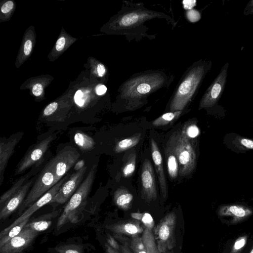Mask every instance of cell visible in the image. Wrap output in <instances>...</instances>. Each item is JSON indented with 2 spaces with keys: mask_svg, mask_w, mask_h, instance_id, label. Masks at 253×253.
Masks as SVG:
<instances>
[{
  "mask_svg": "<svg viewBox=\"0 0 253 253\" xmlns=\"http://www.w3.org/2000/svg\"><path fill=\"white\" fill-rule=\"evenodd\" d=\"M174 78L173 74L165 69L135 73L120 86L118 98L125 110L136 109L147 103L150 96L168 89Z\"/></svg>",
  "mask_w": 253,
  "mask_h": 253,
  "instance_id": "obj_1",
  "label": "cell"
},
{
  "mask_svg": "<svg viewBox=\"0 0 253 253\" xmlns=\"http://www.w3.org/2000/svg\"><path fill=\"white\" fill-rule=\"evenodd\" d=\"M155 19H165L173 26L175 24L169 15L147 8L143 3L123 0L121 10L113 17L108 28L111 33L123 36L128 41H137L144 37L151 39L150 37H153L147 34L146 23Z\"/></svg>",
  "mask_w": 253,
  "mask_h": 253,
  "instance_id": "obj_2",
  "label": "cell"
},
{
  "mask_svg": "<svg viewBox=\"0 0 253 253\" xmlns=\"http://www.w3.org/2000/svg\"><path fill=\"white\" fill-rule=\"evenodd\" d=\"M211 64V60L199 59L186 69L170 98L169 112L184 111L189 105L197 95Z\"/></svg>",
  "mask_w": 253,
  "mask_h": 253,
  "instance_id": "obj_3",
  "label": "cell"
},
{
  "mask_svg": "<svg viewBox=\"0 0 253 253\" xmlns=\"http://www.w3.org/2000/svg\"><path fill=\"white\" fill-rule=\"evenodd\" d=\"M97 166L96 164L92 166L85 178L65 206L57 220V230L66 224L77 223L81 220V216L87 204V198L94 180Z\"/></svg>",
  "mask_w": 253,
  "mask_h": 253,
  "instance_id": "obj_4",
  "label": "cell"
},
{
  "mask_svg": "<svg viewBox=\"0 0 253 253\" xmlns=\"http://www.w3.org/2000/svg\"><path fill=\"white\" fill-rule=\"evenodd\" d=\"M191 140L181 130H178L174 132L168 141L176 155L180 176L189 175L196 167L197 154Z\"/></svg>",
  "mask_w": 253,
  "mask_h": 253,
  "instance_id": "obj_5",
  "label": "cell"
},
{
  "mask_svg": "<svg viewBox=\"0 0 253 253\" xmlns=\"http://www.w3.org/2000/svg\"><path fill=\"white\" fill-rule=\"evenodd\" d=\"M56 184L53 168L49 161L41 172L22 204L18 209V214L20 216L26 209L38 201Z\"/></svg>",
  "mask_w": 253,
  "mask_h": 253,
  "instance_id": "obj_6",
  "label": "cell"
},
{
  "mask_svg": "<svg viewBox=\"0 0 253 253\" xmlns=\"http://www.w3.org/2000/svg\"><path fill=\"white\" fill-rule=\"evenodd\" d=\"M177 217L175 213L171 211L167 214L155 227L157 245L161 253L170 250L175 246V229Z\"/></svg>",
  "mask_w": 253,
  "mask_h": 253,
  "instance_id": "obj_7",
  "label": "cell"
},
{
  "mask_svg": "<svg viewBox=\"0 0 253 253\" xmlns=\"http://www.w3.org/2000/svg\"><path fill=\"white\" fill-rule=\"evenodd\" d=\"M228 67V63L223 66L219 74L207 89L200 101L199 110H209L217 106L225 88Z\"/></svg>",
  "mask_w": 253,
  "mask_h": 253,
  "instance_id": "obj_8",
  "label": "cell"
},
{
  "mask_svg": "<svg viewBox=\"0 0 253 253\" xmlns=\"http://www.w3.org/2000/svg\"><path fill=\"white\" fill-rule=\"evenodd\" d=\"M80 156V153L74 147L67 146L59 151L50 161L53 168L56 183L75 165Z\"/></svg>",
  "mask_w": 253,
  "mask_h": 253,
  "instance_id": "obj_9",
  "label": "cell"
},
{
  "mask_svg": "<svg viewBox=\"0 0 253 253\" xmlns=\"http://www.w3.org/2000/svg\"><path fill=\"white\" fill-rule=\"evenodd\" d=\"M56 135L55 134H54L47 136L29 149L18 164L15 171V175L22 173L40 161L56 137Z\"/></svg>",
  "mask_w": 253,
  "mask_h": 253,
  "instance_id": "obj_10",
  "label": "cell"
},
{
  "mask_svg": "<svg viewBox=\"0 0 253 253\" xmlns=\"http://www.w3.org/2000/svg\"><path fill=\"white\" fill-rule=\"evenodd\" d=\"M87 169V167L85 166L71 174L62 185L50 204H62L69 200L81 184Z\"/></svg>",
  "mask_w": 253,
  "mask_h": 253,
  "instance_id": "obj_11",
  "label": "cell"
},
{
  "mask_svg": "<svg viewBox=\"0 0 253 253\" xmlns=\"http://www.w3.org/2000/svg\"><path fill=\"white\" fill-rule=\"evenodd\" d=\"M142 197L147 202L155 200L157 197L154 169L150 160L145 159L141 172Z\"/></svg>",
  "mask_w": 253,
  "mask_h": 253,
  "instance_id": "obj_12",
  "label": "cell"
},
{
  "mask_svg": "<svg viewBox=\"0 0 253 253\" xmlns=\"http://www.w3.org/2000/svg\"><path fill=\"white\" fill-rule=\"evenodd\" d=\"M38 235V232L24 227L19 234L0 247V253H21L32 244Z\"/></svg>",
  "mask_w": 253,
  "mask_h": 253,
  "instance_id": "obj_13",
  "label": "cell"
},
{
  "mask_svg": "<svg viewBox=\"0 0 253 253\" xmlns=\"http://www.w3.org/2000/svg\"><path fill=\"white\" fill-rule=\"evenodd\" d=\"M68 176V175H67ZM66 176L59 181L55 185H54L48 191L43 195L38 201L34 203L29 208L27 209L17 219H16L11 224L3 231H6L17 225L23 220L29 218L31 216L37 211L45 205L50 203L53 197L57 194L60 189L62 185L67 179L68 176Z\"/></svg>",
  "mask_w": 253,
  "mask_h": 253,
  "instance_id": "obj_14",
  "label": "cell"
},
{
  "mask_svg": "<svg viewBox=\"0 0 253 253\" xmlns=\"http://www.w3.org/2000/svg\"><path fill=\"white\" fill-rule=\"evenodd\" d=\"M33 183V179L26 182L17 192L12 195L3 204L0 205L1 220L6 219L20 208L25 199Z\"/></svg>",
  "mask_w": 253,
  "mask_h": 253,
  "instance_id": "obj_15",
  "label": "cell"
},
{
  "mask_svg": "<svg viewBox=\"0 0 253 253\" xmlns=\"http://www.w3.org/2000/svg\"><path fill=\"white\" fill-rule=\"evenodd\" d=\"M23 135L18 132L8 138H1L0 141V185L2 184L4 174L8 161L11 157L14 150Z\"/></svg>",
  "mask_w": 253,
  "mask_h": 253,
  "instance_id": "obj_16",
  "label": "cell"
},
{
  "mask_svg": "<svg viewBox=\"0 0 253 253\" xmlns=\"http://www.w3.org/2000/svg\"><path fill=\"white\" fill-rule=\"evenodd\" d=\"M223 143L231 151L246 153L253 151V138L242 136L236 132H229L223 137Z\"/></svg>",
  "mask_w": 253,
  "mask_h": 253,
  "instance_id": "obj_17",
  "label": "cell"
},
{
  "mask_svg": "<svg viewBox=\"0 0 253 253\" xmlns=\"http://www.w3.org/2000/svg\"><path fill=\"white\" fill-rule=\"evenodd\" d=\"M217 214L222 217H230L232 223H238L249 217L253 213L250 208L242 205L227 204L219 207Z\"/></svg>",
  "mask_w": 253,
  "mask_h": 253,
  "instance_id": "obj_18",
  "label": "cell"
},
{
  "mask_svg": "<svg viewBox=\"0 0 253 253\" xmlns=\"http://www.w3.org/2000/svg\"><path fill=\"white\" fill-rule=\"evenodd\" d=\"M106 228L115 234H125L131 237L143 233L145 229L140 221L134 219L121 220L107 225Z\"/></svg>",
  "mask_w": 253,
  "mask_h": 253,
  "instance_id": "obj_19",
  "label": "cell"
},
{
  "mask_svg": "<svg viewBox=\"0 0 253 253\" xmlns=\"http://www.w3.org/2000/svg\"><path fill=\"white\" fill-rule=\"evenodd\" d=\"M150 147L152 158L157 174L161 194L163 198H166L167 196V185L163 169L162 157L157 143L153 138L150 139Z\"/></svg>",
  "mask_w": 253,
  "mask_h": 253,
  "instance_id": "obj_20",
  "label": "cell"
},
{
  "mask_svg": "<svg viewBox=\"0 0 253 253\" xmlns=\"http://www.w3.org/2000/svg\"><path fill=\"white\" fill-rule=\"evenodd\" d=\"M60 211L61 210L54 211L42 215L29 221L25 227L38 233L45 231L51 226L53 219L60 213Z\"/></svg>",
  "mask_w": 253,
  "mask_h": 253,
  "instance_id": "obj_21",
  "label": "cell"
},
{
  "mask_svg": "<svg viewBox=\"0 0 253 253\" xmlns=\"http://www.w3.org/2000/svg\"><path fill=\"white\" fill-rule=\"evenodd\" d=\"M133 200V196L130 192L124 187H121L114 192L113 201L119 209L127 211L131 206Z\"/></svg>",
  "mask_w": 253,
  "mask_h": 253,
  "instance_id": "obj_22",
  "label": "cell"
},
{
  "mask_svg": "<svg viewBox=\"0 0 253 253\" xmlns=\"http://www.w3.org/2000/svg\"><path fill=\"white\" fill-rule=\"evenodd\" d=\"M165 152L169 176L171 179H174L179 173L178 162L173 150L168 142Z\"/></svg>",
  "mask_w": 253,
  "mask_h": 253,
  "instance_id": "obj_23",
  "label": "cell"
},
{
  "mask_svg": "<svg viewBox=\"0 0 253 253\" xmlns=\"http://www.w3.org/2000/svg\"><path fill=\"white\" fill-rule=\"evenodd\" d=\"M30 219V218H27L7 230H2L0 233V247L19 234Z\"/></svg>",
  "mask_w": 253,
  "mask_h": 253,
  "instance_id": "obj_24",
  "label": "cell"
},
{
  "mask_svg": "<svg viewBox=\"0 0 253 253\" xmlns=\"http://www.w3.org/2000/svg\"><path fill=\"white\" fill-rule=\"evenodd\" d=\"M74 139L76 144L84 151L92 150L95 144L93 139L84 132H77L74 135Z\"/></svg>",
  "mask_w": 253,
  "mask_h": 253,
  "instance_id": "obj_25",
  "label": "cell"
},
{
  "mask_svg": "<svg viewBox=\"0 0 253 253\" xmlns=\"http://www.w3.org/2000/svg\"><path fill=\"white\" fill-rule=\"evenodd\" d=\"M141 133H137L128 138L118 142L115 146L114 150L116 153H122L136 145L140 140Z\"/></svg>",
  "mask_w": 253,
  "mask_h": 253,
  "instance_id": "obj_26",
  "label": "cell"
},
{
  "mask_svg": "<svg viewBox=\"0 0 253 253\" xmlns=\"http://www.w3.org/2000/svg\"><path fill=\"white\" fill-rule=\"evenodd\" d=\"M142 238L146 248L147 253H161L156 243L153 229L145 227Z\"/></svg>",
  "mask_w": 253,
  "mask_h": 253,
  "instance_id": "obj_27",
  "label": "cell"
},
{
  "mask_svg": "<svg viewBox=\"0 0 253 253\" xmlns=\"http://www.w3.org/2000/svg\"><path fill=\"white\" fill-rule=\"evenodd\" d=\"M183 111H176L167 112L154 120L152 122V125L155 126L167 125L176 120L182 114Z\"/></svg>",
  "mask_w": 253,
  "mask_h": 253,
  "instance_id": "obj_28",
  "label": "cell"
},
{
  "mask_svg": "<svg viewBox=\"0 0 253 253\" xmlns=\"http://www.w3.org/2000/svg\"><path fill=\"white\" fill-rule=\"evenodd\" d=\"M28 176L24 175L17 180L12 186L2 195L0 198V205L6 202L12 195L17 192L21 187L25 183Z\"/></svg>",
  "mask_w": 253,
  "mask_h": 253,
  "instance_id": "obj_29",
  "label": "cell"
},
{
  "mask_svg": "<svg viewBox=\"0 0 253 253\" xmlns=\"http://www.w3.org/2000/svg\"><path fill=\"white\" fill-rule=\"evenodd\" d=\"M136 155L135 152L131 153L122 168L123 177L128 178L132 175L135 169Z\"/></svg>",
  "mask_w": 253,
  "mask_h": 253,
  "instance_id": "obj_30",
  "label": "cell"
},
{
  "mask_svg": "<svg viewBox=\"0 0 253 253\" xmlns=\"http://www.w3.org/2000/svg\"><path fill=\"white\" fill-rule=\"evenodd\" d=\"M129 247L133 253H147L142 237L138 235L131 237Z\"/></svg>",
  "mask_w": 253,
  "mask_h": 253,
  "instance_id": "obj_31",
  "label": "cell"
},
{
  "mask_svg": "<svg viewBox=\"0 0 253 253\" xmlns=\"http://www.w3.org/2000/svg\"><path fill=\"white\" fill-rule=\"evenodd\" d=\"M181 132L190 140L197 138L200 134L199 127L192 122L185 124L181 130Z\"/></svg>",
  "mask_w": 253,
  "mask_h": 253,
  "instance_id": "obj_32",
  "label": "cell"
},
{
  "mask_svg": "<svg viewBox=\"0 0 253 253\" xmlns=\"http://www.w3.org/2000/svg\"><path fill=\"white\" fill-rule=\"evenodd\" d=\"M131 217L134 219L141 221L144 227L150 228H153L154 226V221L152 216L149 213H131Z\"/></svg>",
  "mask_w": 253,
  "mask_h": 253,
  "instance_id": "obj_33",
  "label": "cell"
},
{
  "mask_svg": "<svg viewBox=\"0 0 253 253\" xmlns=\"http://www.w3.org/2000/svg\"><path fill=\"white\" fill-rule=\"evenodd\" d=\"M56 253H84L83 250L77 245H62L54 248Z\"/></svg>",
  "mask_w": 253,
  "mask_h": 253,
  "instance_id": "obj_34",
  "label": "cell"
},
{
  "mask_svg": "<svg viewBox=\"0 0 253 253\" xmlns=\"http://www.w3.org/2000/svg\"><path fill=\"white\" fill-rule=\"evenodd\" d=\"M247 239V237L245 236L238 238L233 245L231 253H237L240 251L245 246Z\"/></svg>",
  "mask_w": 253,
  "mask_h": 253,
  "instance_id": "obj_35",
  "label": "cell"
},
{
  "mask_svg": "<svg viewBox=\"0 0 253 253\" xmlns=\"http://www.w3.org/2000/svg\"><path fill=\"white\" fill-rule=\"evenodd\" d=\"M186 15L188 20L191 22H196L201 18L199 12L195 9L188 10L186 13Z\"/></svg>",
  "mask_w": 253,
  "mask_h": 253,
  "instance_id": "obj_36",
  "label": "cell"
},
{
  "mask_svg": "<svg viewBox=\"0 0 253 253\" xmlns=\"http://www.w3.org/2000/svg\"><path fill=\"white\" fill-rule=\"evenodd\" d=\"M66 39L62 36L57 40L55 44V50L57 52L63 51L66 46Z\"/></svg>",
  "mask_w": 253,
  "mask_h": 253,
  "instance_id": "obj_37",
  "label": "cell"
},
{
  "mask_svg": "<svg viewBox=\"0 0 253 253\" xmlns=\"http://www.w3.org/2000/svg\"><path fill=\"white\" fill-rule=\"evenodd\" d=\"M107 243L115 250L118 252L121 250V247L117 241L110 234L107 235Z\"/></svg>",
  "mask_w": 253,
  "mask_h": 253,
  "instance_id": "obj_38",
  "label": "cell"
},
{
  "mask_svg": "<svg viewBox=\"0 0 253 253\" xmlns=\"http://www.w3.org/2000/svg\"><path fill=\"white\" fill-rule=\"evenodd\" d=\"M84 93L81 90H78L74 96L75 103L78 106L81 107L84 105Z\"/></svg>",
  "mask_w": 253,
  "mask_h": 253,
  "instance_id": "obj_39",
  "label": "cell"
},
{
  "mask_svg": "<svg viewBox=\"0 0 253 253\" xmlns=\"http://www.w3.org/2000/svg\"><path fill=\"white\" fill-rule=\"evenodd\" d=\"M14 6L13 2L11 0H8L4 3L1 7V11L5 14L10 12Z\"/></svg>",
  "mask_w": 253,
  "mask_h": 253,
  "instance_id": "obj_40",
  "label": "cell"
},
{
  "mask_svg": "<svg viewBox=\"0 0 253 253\" xmlns=\"http://www.w3.org/2000/svg\"><path fill=\"white\" fill-rule=\"evenodd\" d=\"M33 43L31 40H27L24 43L23 52L25 56H28L31 52Z\"/></svg>",
  "mask_w": 253,
  "mask_h": 253,
  "instance_id": "obj_41",
  "label": "cell"
},
{
  "mask_svg": "<svg viewBox=\"0 0 253 253\" xmlns=\"http://www.w3.org/2000/svg\"><path fill=\"white\" fill-rule=\"evenodd\" d=\"M43 92V87L41 84H35L32 88V93L36 96H40Z\"/></svg>",
  "mask_w": 253,
  "mask_h": 253,
  "instance_id": "obj_42",
  "label": "cell"
},
{
  "mask_svg": "<svg viewBox=\"0 0 253 253\" xmlns=\"http://www.w3.org/2000/svg\"><path fill=\"white\" fill-rule=\"evenodd\" d=\"M196 1L195 0H184L182 3L185 9L191 10L196 5Z\"/></svg>",
  "mask_w": 253,
  "mask_h": 253,
  "instance_id": "obj_43",
  "label": "cell"
},
{
  "mask_svg": "<svg viewBox=\"0 0 253 253\" xmlns=\"http://www.w3.org/2000/svg\"><path fill=\"white\" fill-rule=\"evenodd\" d=\"M96 72L98 76L102 77L104 76L106 73V69L104 64L99 63L96 67Z\"/></svg>",
  "mask_w": 253,
  "mask_h": 253,
  "instance_id": "obj_44",
  "label": "cell"
},
{
  "mask_svg": "<svg viewBox=\"0 0 253 253\" xmlns=\"http://www.w3.org/2000/svg\"><path fill=\"white\" fill-rule=\"evenodd\" d=\"M107 88L104 84H100L96 87L95 91L97 95H104L107 91Z\"/></svg>",
  "mask_w": 253,
  "mask_h": 253,
  "instance_id": "obj_45",
  "label": "cell"
},
{
  "mask_svg": "<svg viewBox=\"0 0 253 253\" xmlns=\"http://www.w3.org/2000/svg\"><path fill=\"white\" fill-rule=\"evenodd\" d=\"M85 162L84 160H80L74 165V169L75 171L79 170L84 167Z\"/></svg>",
  "mask_w": 253,
  "mask_h": 253,
  "instance_id": "obj_46",
  "label": "cell"
},
{
  "mask_svg": "<svg viewBox=\"0 0 253 253\" xmlns=\"http://www.w3.org/2000/svg\"><path fill=\"white\" fill-rule=\"evenodd\" d=\"M121 251L122 253H133L126 242L121 246Z\"/></svg>",
  "mask_w": 253,
  "mask_h": 253,
  "instance_id": "obj_47",
  "label": "cell"
},
{
  "mask_svg": "<svg viewBox=\"0 0 253 253\" xmlns=\"http://www.w3.org/2000/svg\"><path fill=\"white\" fill-rule=\"evenodd\" d=\"M105 249L106 253H120L119 252L112 248L107 243L105 244Z\"/></svg>",
  "mask_w": 253,
  "mask_h": 253,
  "instance_id": "obj_48",
  "label": "cell"
},
{
  "mask_svg": "<svg viewBox=\"0 0 253 253\" xmlns=\"http://www.w3.org/2000/svg\"><path fill=\"white\" fill-rule=\"evenodd\" d=\"M249 6V8H250V10L248 11L250 12H253V0L251 1L248 4L247 7Z\"/></svg>",
  "mask_w": 253,
  "mask_h": 253,
  "instance_id": "obj_49",
  "label": "cell"
},
{
  "mask_svg": "<svg viewBox=\"0 0 253 253\" xmlns=\"http://www.w3.org/2000/svg\"><path fill=\"white\" fill-rule=\"evenodd\" d=\"M250 253H253V248H252Z\"/></svg>",
  "mask_w": 253,
  "mask_h": 253,
  "instance_id": "obj_50",
  "label": "cell"
},
{
  "mask_svg": "<svg viewBox=\"0 0 253 253\" xmlns=\"http://www.w3.org/2000/svg\"></svg>",
  "mask_w": 253,
  "mask_h": 253,
  "instance_id": "obj_51",
  "label": "cell"
}]
</instances>
